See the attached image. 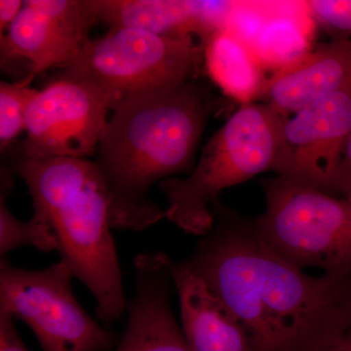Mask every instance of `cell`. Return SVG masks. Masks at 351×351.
Returning <instances> with one entry per match:
<instances>
[{
	"mask_svg": "<svg viewBox=\"0 0 351 351\" xmlns=\"http://www.w3.org/2000/svg\"><path fill=\"white\" fill-rule=\"evenodd\" d=\"M214 226L182 265L237 318L253 351H321L351 329V276H311L265 244L255 223L212 205Z\"/></svg>",
	"mask_w": 351,
	"mask_h": 351,
	"instance_id": "6da1fadb",
	"label": "cell"
},
{
	"mask_svg": "<svg viewBox=\"0 0 351 351\" xmlns=\"http://www.w3.org/2000/svg\"><path fill=\"white\" fill-rule=\"evenodd\" d=\"M213 93L191 80L124 97L97 147L112 228L142 232L165 217L152 186L193 171L201 136L216 110Z\"/></svg>",
	"mask_w": 351,
	"mask_h": 351,
	"instance_id": "7a4b0ae2",
	"label": "cell"
},
{
	"mask_svg": "<svg viewBox=\"0 0 351 351\" xmlns=\"http://www.w3.org/2000/svg\"><path fill=\"white\" fill-rule=\"evenodd\" d=\"M13 170L29 189L34 216L52 228L62 262L93 294L99 319L108 325L120 319L126 300L110 232V198L96 162L22 154Z\"/></svg>",
	"mask_w": 351,
	"mask_h": 351,
	"instance_id": "3957f363",
	"label": "cell"
},
{
	"mask_svg": "<svg viewBox=\"0 0 351 351\" xmlns=\"http://www.w3.org/2000/svg\"><path fill=\"white\" fill-rule=\"evenodd\" d=\"M287 117L269 104L242 105L208 141L188 177L159 184L167 200L165 218L197 237L211 232L219 193L274 169Z\"/></svg>",
	"mask_w": 351,
	"mask_h": 351,
	"instance_id": "277c9868",
	"label": "cell"
},
{
	"mask_svg": "<svg viewBox=\"0 0 351 351\" xmlns=\"http://www.w3.org/2000/svg\"><path fill=\"white\" fill-rule=\"evenodd\" d=\"M262 184L265 210L254 223L265 244L297 269L351 276V199L278 176Z\"/></svg>",
	"mask_w": 351,
	"mask_h": 351,
	"instance_id": "5b68a950",
	"label": "cell"
},
{
	"mask_svg": "<svg viewBox=\"0 0 351 351\" xmlns=\"http://www.w3.org/2000/svg\"><path fill=\"white\" fill-rule=\"evenodd\" d=\"M204 45L193 36H166L120 27L90 39L62 76L100 87L117 103L128 95L179 86L195 80Z\"/></svg>",
	"mask_w": 351,
	"mask_h": 351,
	"instance_id": "8992f818",
	"label": "cell"
},
{
	"mask_svg": "<svg viewBox=\"0 0 351 351\" xmlns=\"http://www.w3.org/2000/svg\"><path fill=\"white\" fill-rule=\"evenodd\" d=\"M73 274L62 261L46 269L0 262V313L25 322L43 351H110L112 332L90 317L73 295Z\"/></svg>",
	"mask_w": 351,
	"mask_h": 351,
	"instance_id": "52a82bcc",
	"label": "cell"
},
{
	"mask_svg": "<svg viewBox=\"0 0 351 351\" xmlns=\"http://www.w3.org/2000/svg\"><path fill=\"white\" fill-rule=\"evenodd\" d=\"M117 101L100 87L63 77L38 90L27 108L23 154L85 158L97 152Z\"/></svg>",
	"mask_w": 351,
	"mask_h": 351,
	"instance_id": "ba28073f",
	"label": "cell"
},
{
	"mask_svg": "<svg viewBox=\"0 0 351 351\" xmlns=\"http://www.w3.org/2000/svg\"><path fill=\"white\" fill-rule=\"evenodd\" d=\"M351 133V84L284 120L274 172L332 195L341 151Z\"/></svg>",
	"mask_w": 351,
	"mask_h": 351,
	"instance_id": "9c48e42d",
	"label": "cell"
},
{
	"mask_svg": "<svg viewBox=\"0 0 351 351\" xmlns=\"http://www.w3.org/2000/svg\"><path fill=\"white\" fill-rule=\"evenodd\" d=\"M100 0H25L24 7L0 36L2 69L25 60L34 76L53 66L68 64L90 40L98 21Z\"/></svg>",
	"mask_w": 351,
	"mask_h": 351,
	"instance_id": "30bf717a",
	"label": "cell"
},
{
	"mask_svg": "<svg viewBox=\"0 0 351 351\" xmlns=\"http://www.w3.org/2000/svg\"><path fill=\"white\" fill-rule=\"evenodd\" d=\"M135 295L127 306L128 320L115 351H191L171 298L173 262L160 252L143 253L134 260Z\"/></svg>",
	"mask_w": 351,
	"mask_h": 351,
	"instance_id": "8fae6325",
	"label": "cell"
},
{
	"mask_svg": "<svg viewBox=\"0 0 351 351\" xmlns=\"http://www.w3.org/2000/svg\"><path fill=\"white\" fill-rule=\"evenodd\" d=\"M350 84L351 43L330 41L276 71L258 99L289 117Z\"/></svg>",
	"mask_w": 351,
	"mask_h": 351,
	"instance_id": "7c38bea8",
	"label": "cell"
},
{
	"mask_svg": "<svg viewBox=\"0 0 351 351\" xmlns=\"http://www.w3.org/2000/svg\"><path fill=\"white\" fill-rule=\"evenodd\" d=\"M173 276L191 351H253L239 321L200 278L181 263H173Z\"/></svg>",
	"mask_w": 351,
	"mask_h": 351,
	"instance_id": "4fadbf2b",
	"label": "cell"
},
{
	"mask_svg": "<svg viewBox=\"0 0 351 351\" xmlns=\"http://www.w3.org/2000/svg\"><path fill=\"white\" fill-rule=\"evenodd\" d=\"M98 21L110 29L130 27L159 36H199L196 1L100 0Z\"/></svg>",
	"mask_w": 351,
	"mask_h": 351,
	"instance_id": "5bb4252c",
	"label": "cell"
},
{
	"mask_svg": "<svg viewBox=\"0 0 351 351\" xmlns=\"http://www.w3.org/2000/svg\"><path fill=\"white\" fill-rule=\"evenodd\" d=\"M208 73L226 94L242 105L258 99L267 80L254 51L226 29L205 41Z\"/></svg>",
	"mask_w": 351,
	"mask_h": 351,
	"instance_id": "9a60e30c",
	"label": "cell"
},
{
	"mask_svg": "<svg viewBox=\"0 0 351 351\" xmlns=\"http://www.w3.org/2000/svg\"><path fill=\"white\" fill-rule=\"evenodd\" d=\"M283 10L274 14L263 27L253 51L263 66L280 71L311 52V34L297 11Z\"/></svg>",
	"mask_w": 351,
	"mask_h": 351,
	"instance_id": "2e32d148",
	"label": "cell"
},
{
	"mask_svg": "<svg viewBox=\"0 0 351 351\" xmlns=\"http://www.w3.org/2000/svg\"><path fill=\"white\" fill-rule=\"evenodd\" d=\"M12 181L7 170H1V193H0V256L21 248L32 246L38 250H57V241L47 221L32 216L27 221H21L7 207V195L11 191Z\"/></svg>",
	"mask_w": 351,
	"mask_h": 351,
	"instance_id": "e0dca14e",
	"label": "cell"
},
{
	"mask_svg": "<svg viewBox=\"0 0 351 351\" xmlns=\"http://www.w3.org/2000/svg\"><path fill=\"white\" fill-rule=\"evenodd\" d=\"M31 80L0 83V147L1 151L25 132L27 108L38 90L29 87Z\"/></svg>",
	"mask_w": 351,
	"mask_h": 351,
	"instance_id": "ac0fdd59",
	"label": "cell"
},
{
	"mask_svg": "<svg viewBox=\"0 0 351 351\" xmlns=\"http://www.w3.org/2000/svg\"><path fill=\"white\" fill-rule=\"evenodd\" d=\"M309 15L334 43H351V0L306 1Z\"/></svg>",
	"mask_w": 351,
	"mask_h": 351,
	"instance_id": "d6986e66",
	"label": "cell"
},
{
	"mask_svg": "<svg viewBox=\"0 0 351 351\" xmlns=\"http://www.w3.org/2000/svg\"><path fill=\"white\" fill-rule=\"evenodd\" d=\"M332 195L351 199V133L339 157Z\"/></svg>",
	"mask_w": 351,
	"mask_h": 351,
	"instance_id": "ffe728a7",
	"label": "cell"
},
{
	"mask_svg": "<svg viewBox=\"0 0 351 351\" xmlns=\"http://www.w3.org/2000/svg\"><path fill=\"white\" fill-rule=\"evenodd\" d=\"M0 351H29L14 325V319L0 313Z\"/></svg>",
	"mask_w": 351,
	"mask_h": 351,
	"instance_id": "44dd1931",
	"label": "cell"
},
{
	"mask_svg": "<svg viewBox=\"0 0 351 351\" xmlns=\"http://www.w3.org/2000/svg\"><path fill=\"white\" fill-rule=\"evenodd\" d=\"M24 7L23 0H0V32L8 31Z\"/></svg>",
	"mask_w": 351,
	"mask_h": 351,
	"instance_id": "7402d4cb",
	"label": "cell"
},
{
	"mask_svg": "<svg viewBox=\"0 0 351 351\" xmlns=\"http://www.w3.org/2000/svg\"><path fill=\"white\" fill-rule=\"evenodd\" d=\"M321 351H351V329L338 341Z\"/></svg>",
	"mask_w": 351,
	"mask_h": 351,
	"instance_id": "603a6c76",
	"label": "cell"
}]
</instances>
